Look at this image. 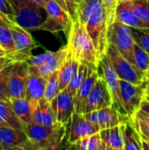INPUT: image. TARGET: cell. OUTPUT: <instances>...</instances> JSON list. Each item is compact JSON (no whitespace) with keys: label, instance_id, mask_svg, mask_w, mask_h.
<instances>
[{"label":"cell","instance_id":"obj_18","mask_svg":"<svg viewBox=\"0 0 149 150\" xmlns=\"http://www.w3.org/2000/svg\"><path fill=\"white\" fill-rule=\"evenodd\" d=\"M47 78V77L45 76L29 74L26 85L25 98L32 105L34 111L39 105L40 101L44 98Z\"/></svg>","mask_w":149,"mask_h":150},{"label":"cell","instance_id":"obj_7","mask_svg":"<svg viewBox=\"0 0 149 150\" xmlns=\"http://www.w3.org/2000/svg\"><path fill=\"white\" fill-rule=\"evenodd\" d=\"M147 83L135 84L120 79V91L124 107L129 119L133 120L134 115L140 110L142 100L146 97Z\"/></svg>","mask_w":149,"mask_h":150},{"label":"cell","instance_id":"obj_35","mask_svg":"<svg viewBox=\"0 0 149 150\" xmlns=\"http://www.w3.org/2000/svg\"><path fill=\"white\" fill-rule=\"evenodd\" d=\"M0 17L9 22L15 21V10L8 0H0Z\"/></svg>","mask_w":149,"mask_h":150},{"label":"cell","instance_id":"obj_51","mask_svg":"<svg viewBox=\"0 0 149 150\" xmlns=\"http://www.w3.org/2000/svg\"><path fill=\"white\" fill-rule=\"evenodd\" d=\"M147 84H148V85H149V80H148V83H147Z\"/></svg>","mask_w":149,"mask_h":150},{"label":"cell","instance_id":"obj_34","mask_svg":"<svg viewBox=\"0 0 149 150\" xmlns=\"http://www.w3.org/2000/svg\"><path fill=\"white\" fill-rule=\"evenodd\" d=\"M129 2L136 15L149 24V0H129Z\"/></svg>","mask_w":149,"mask_h":150},{"label":"cell","instance_id":"obj_24","mask_svg":"<svg viewBox=\"0 0 149 150\" xmlns=\"http://www.w3.org/2000/svg\"><path fill=\"white\" fill-rule=\"evenodd\" d=\"M80 66V62L76 61L69 53H68L67 58L59 69V81L61 91L67 88L68 84L76 74Z\"/></svg>","mask_w":149,"mask_h":150},{"label":"cell","instance_id":"obj_13","mask_svg":"<svg viewBox=\"0 0 149 150\" xmlns=\"http://www.w3.org/2000/svg\"><path fill=\"white\" fill-rule=\"evenodd\" d=\"M51 104L55 112L57 122L62 125H68L76 112L75 97L72 96L66 88L60 91Z\"/></svg>","mask_w":149,"mask_h":150},{"label":"cell","instance_id":"obj_27","mask_svg":"<svg viewBox=\"0 0 149 150\" xmlns=\"http://www.w3.org/2000/svg\"><path fill=\"white\" fill-rule=\"evenodd\" d=\"M0 45L6 52L7 55H11L15 57L16 49L13 43L12 34L9 25V21H6L1 17H0Z\"/></svg>","mask_w":149,"mask_h":150},{"label":"cell","instance_id":"obj_3","mask_svg":"<svg viewBox=\"0 0 149 150\" xmlns=\"http://www.w3.org/2000/svg\"><path fill=\"white\" fill-rule=\"evenodd\" d=\"M67 127L68 125L60 123L51 127L31 123L25 127V132L36 150L60 149H64L61 144L66 136Z\"/></svg>","mask_w":149,"mask_h":150},{"label":"cell","instance_id":"obj_10","mask_svg":"<svg viewBox=\"0 0 149 150\" xmlns=\"http://www.w3.org/2000/svg\"><path fill=\"white\" fill-rule=\"evenodd\" d=\"M44 10L34 2L23 4L15 9V23L22 28L30 31H38L43 21Z\"/></svg>","mask_w":149,"mask_h":150},{"label":"cell","instance_id":"obj_28","mask_svg":"<svg viewBox=\"0 0 149 150\" xmlns=\"http://www.w3.org/2000/svg\"><path fill=\"white\" fill-rule=\"evenodd\" d=\"M102 141L100 132L95 134L84 137L74 143L68 144V149L75 150H101Z\"/></svg>","mask_w":149,"mask_h":150},{"label":"cell","instance_id":"obj_14","mask_svg":"<svg viewBox=\"0 0 149 150\" xmlns=\"http://www.w3.org/2000/svg\"><path fill=\"white\" fill-rule=\"evenodd\" d=\"M83 116L88 120L99 126L101 130L119 126L124 121L123 118L112 105L84 113Z\"/></svg>","mask_w":149,"mask_h":150},{"label":"cell","instance_id":"obj_33","mask_svg":"<svg viewBox=\"0 0 149 150\" xmlns=\"http://www.w3.org/2000/svg\"><path fill=\"white\" fill-rule=\"evenodd\" d=\"M131 30L135 43L149 53V28L131 27Z\"/></svg>","mask_w":149,"mask_h":150},{"label":"cell","instance_id":"obj_45","mask_svg":"<svg viewBox=\"0 0 149 150\" xmlns=\"http://www.w3.org/2000/svg\"><path fill=\"white\" fill-rule=\"evenodd\" d=\"M141 145H142V150H149V142L141 138Z\"/></svg>","mask_w":149,"mask_h":150},{"label":"cell","instance_id":"obj_31","mask_svg":"<svg viewBox=\"0 0 149 150\" xmlns=\"http://www.w3.org/2000/svg\"><path fill=\"white\" fill-rule=\"evenodd\" d=\"M87 73H88V65L80 63V66L76 74L73 76V78L71 79V81L67 86V90L72 96L74 97L76 96L78 89L81 87L83 82L84 81L87 76Z\"/></svg>","mask_w":149,"mask_h":150},{"label":"cell","instance_id":"obj_23","mask_svg":"<svg viewBox=\"0 0 149 150\" xmlns=\"http://www.w3.org/2000/svg\"><path fill=\"white\" fill-rule=\"evenodd\" d=\"M32 123L47 127L54 126L58 123L52 104L44 98L40 101L39 105L33 112Z\"/></svg>","mask_w":149,"mask_h":150},{"label":"cell","instance_id":"obj_15","mask_svg":"<svg viewBox=\"0 0 149 150\" xmlns=\"http://www.w3.org/2000/svg\"><path fill=\"white\" fill-rule=\"evenodd\" d=\"M68 53V50L67 45L61 47L57 51H54L53 55L42 66L38 68L29 66V74L47 77L54 71L60 69V68L61 67V65L63 64L64 61L67 58Z\"/></svg>","mask_w":149,"mask_h":150},{"label":"cell","instance_id":"obj_25","mask_svg":"<svg viewBox=\"0 0 149 150\" xmlns=\"http://www.w3.org/2000/svg\"><path fill=\"white\" fill-rule=\"evenodd\" d=\"M12 109L18 118V120L24 124L25 127L32 123L33 120V112L34 109L30 102L25 98H11V99Z\"/></svg>","mask_w":149,"mask_h":150},{"label":"cell","instance_id":"obj_36","mask_svg":"<svg viewBox=\"0 0 149 150\" xmlns=\"http://www.w3.org/2000/svg\"><path fill=\"white\" fill-rule=\"evenodd\" d=\"M119 0H103V4L106 11L108 27L115 21L116 9Z\"/></svg>","mask_w":149,"mask_h":150},{"label":"cell","instance_id":"obj_6","mask_svg":"<svg viewBox=\"0 0 149 150\" xmlns=\"http://www.w3.org/2000/svg\"><path fill=\"white\" fill-rule=\"evenodd\" d=\"M107 54L109 55L113 68L120 79L135 84H142L148 83L146 77L113 46L109 45Z\"/></svg>","mask_w":149,"mask_h":150},{"label":"cell","instance_id":"obj_11","mask_svg":"<svg viewBox=\"0 0 149 150\" xmlns=\"http://www.w3.org/2000/svg\"><path fill=\"white\" fill-rule=\"evenodd\" d=\"M9 25L16 49V59L18 61H27L32 55V50L37 47L35 41L27 30L22 28L15 22H9Z\"/></svg>","mask_w":149,"mask_h":150},{"label":"cell","instance_id":"obj_52","mask_svg":"<svg viewBox=\"0 0 149 150\" xmlns=\"http://www.w3.org/2000/svg\"><path fill=\"white\" fill-rule=\"evenodd\" d=\"M0 150H2V149H1V147H0Z\"/></svg>","mask_w":149,"mask_h":150},{"label":"cell","instance_id":"obj_26","mask_svg":"<svg viewBox=\"0 0 149 150\" xmlns=\"http://www.w3.org/2000/svg\"><path fill=\"white\" fill-rule=\"evenodd\" d=\"M0 127H11L25 130L24 124L16 116L11 102L0 100Z\"/></svg>","mask_w":149,"mask_h":150},{"label":"cell","instance_id":"obj_46","mask_svg":"<svg viewBox=\"0 0 149 150\" xmlns=\"http://www.w3.org/2000/svg\"><path fill=\"white\" fill-rule=\"evenodd\" d=\"M35 4H37L38 5H40V6H41L43 9H44V7H45V5H46V3L48 1V0H32Z\"/></svg>","mask_w":149,"mask_h":150},{"label":"cell","instance_id":"obj_8","mask_svg":"<svg viewBox=\"0 0 149 150\" xmlns=\"http://www.w3.org/2000/svg\"><path fill=\"white\" fill-rule=\"evenodd\" d=\"M111 105H112V98L110 90L105 78L99 75L92 91L82 105L80 113L84 114Z\"/></svg>","mask_w":149,"mask_h":150},{"label":"cell","instance_id":"obj_1","mask_svg":"<svg viewBox=\"0 0 149 150\" xmlns=\"http://www.w3.org/2000/svg\"><path fill=\"white\" fill-rule=\"evenodd\" d=\"M77 16L97 49L99 60L107 54L108 23L103 0H77Z\"/></svg>","mask_w":149,"mask_h":150},{"label":"cell","instance_id":"obj_43","mask_svg":"<svg viewBox=\"0 0 149 150\" xmlns=\"http://www.w3.org/2000/svg\"><path fill=\"white\" fill-rule=\"evenodd\" d=\"M137 129L140 132V134H141V138L149 142V131H147L145 129H141V128H137Z\"/></svg>","mask_w":149,"mask_h":150},{"label":"cell","instance_id":"obj_20","mask_svg":"<svg viewBox=\"0 0 149 150\" xmlns=\"http://www.w3.org/2000/svg\"><path fill=\"white\" fill-rule=\"evenodd\" d=\"M44 10L47 13V17L52 18L63 27L64 33L68 37L72 25V18L69 13L54 0H48L46 3Z\"/></svg>","mask_w":149,"mask_h":150},{"label":"cell","instance_id":"obj_42","mask_svg":"<svg viewBox=\"0 0 149 150\" xmlns=\"http://www.w3.org/2000/svg\"><path fill=\"white\" fill-rule=\"evenodd\" d=\"M141 110H142L143 112H147L149 114V100L147 99L146 98L142 100L141 105Z\"/></svg>","mask_w":149,"mask_h":150},{"label":"cell","instance_id":"obj_39","mask_svg":"<svg viewBox=\"0 0 149 150\" xmlns=\"http://www.w3.org/2000/svg\"><path fill=\"white\" fill-rule=\"evenodd\" d=\"M15 62H17V59L14 56H11V55L0 56V71L3 70L7 66H9L10 64L14 63Z\"/></svg>","mask_w":149,"mask_h":150},{"label":"cell","instance_id":"obj_2","mask_svg":"<svg viewBox=\"0 0 149 150\" xmlns=\"http://www.w3.org/2000/svg\"><path fill=\"white\" fill-rule=\"evenodd\" d=\"M68 53L80 63L98 64L99 58L94 43L78 16L72 19V25L68 35Z\"/></svg>","mask_w":149,"mask_h":150},{"label":"cell","instance_id":"obj_12","mask_svg":"<svg viewBox=\"0 0 149 150\" xmlns=\"http://www.w3.org/2000/svg\"><path fill=\"white\" fill-rule=\"evenodd\" d=\"M69 127V134L68 135V144L76 142L84 137L99 133L101 128L97 124L88 120L83 114L74 112Z\"/></svg>","mask_w":149,"mask_h":150},{"label":"cell","instance_id":"obj_30","mask_svg":"<svg viewBox=\"0 0 149 150\" xmlns=\"http://www.w3.org/2000/svg\"><path fill=\"white\" fill-rule=\"evenodd\" d=\"M61 89H60V81H59V70H56L51 75H49L47 78L44 98L48 102L52 103V101L57 97Z\"/></svg>","mask_w":149,"mask_h":150},{"label":"cell","instance_id":"obj_17","mask_svg":"<svg viewBox=\"0 0 149 150\" xmlns=\"http://www.w3.org/2000/svg\"><path fill=\"white\" fill-rule=\"evenodd\" d=\"M115 20L119 21L130 27L149 28V24L139 18L133 10L129 0H119L116 9Z\"/></svg>","mask_w":149,"mask_h":150},{"label":"cell","instance_id":"obj_32","mask_svg":"<svg viewBox=\"0 0 149 150\" xmlns=\"http://www.w3.org/2000/svg\"><path fill=\"white\" fill-rule=\"evenodd\" d=\"M12 64H10L3 70L0 71V100L11 102V98L8 90V80L9 76L12 69Z\"/></svg>","mask_w":149,"mask_h":150},{"label":"cell","instance_id":"obj_44","mask_svg":"<svg viewBox=\"0 0 149 150\" xmlns=\"http://www.w3.org/2000/svg\"><path fill=\"white\" fill-rule=\"evenodd\" d=\"M56 3H58L65 11H67L68 12V4H67V1L66 0H54Z\"/></svg>","mask_w":149,"mask_h":150},{"label":"cell","instance_id":"obj_47","mask_svg":"<svg viewBox=\"0 0 149 150\" xmlns=\"http://www.w3.org/2000/svg\"><path fill=\"white\" fill-rule=\"evenodd\" d=\"M4 55H7L6 52L4 50V48L2 47V46L0 45V56H4Z\"/></svg>","mask_w":149,"mask_h":150},{"label":"cell","instance_id":"obj_21","mask_svg":"<svg viewBox=\"0 0 149 150\" xmlns=\"http://www.w3.org/2000/svg\"><path fill=\"white\" fill-rule=\"evenodd\" d=\"M120 129L125 144V150H142L141 136L133 120L120 123Z\"/></svg>","mask_w":149,"mask_h":150},{"label":"cell","instance_id":"obj_40","mask_svg":"<svg viewBox=\"0 0 149 150\" xmlns=\"http://www.w3.org/2000/svg\"><path fill=\"white\" fill-rule=\"evenodd\" d=\"M68 7V13L71 16V18L74 19L77 17V0H66Z\"/></svg>","mask_w":149,"mask_h":150},{"label":"cell","instance_id":"obj_19","mask_svg":"<svg viewBox=\"0 0 149 150\" xmlns=\"http://www.w3.org/2000/svg\"><path fill=\"white\" fill-rule=\"evenodd\" d=\"M28 140L25 130L11 127H0V147L2 150L14 149Z\"/></svg>","mask_w":149,"mask_h":150},{"label":"cell","instance_id":"obj_41","mask_svg":"<svg viewBox=\"0 0 149 150\" xmlns=\"http://www.w3.org/2000/svg\"><path fill=\"white\" fill-rule=\"evenodd\" d=\"M11 4L12 5V7L14 8V10L23 4H29V3H32L33 1L32 0H8Z\"/></svg>","mask_w":149,"mask_h":150},{"label":"cell","instance_id":"obj_5","mask_svg":"<svg viewBox=\"0 0 149 150\" xmlns=\"http://www.w3.org/2000/svg\"><path fill=\"white\" fill-rule=\"evenodd\" d=\"M109 45L113 46L128 62L133 65V48L135 41L133 37L131 27L115 20L107 31Z\"/></svg>","mask_w":149,"mask_h":150},{"label":"cell","instance_id":"obj_38","mask_svg":"<svg viewBox=\"0 0 149 150\" xmlns=\"http://www.w3.org/2000/svg\"><path fill=\"white\" fill-rule=\"evenodd\" d=\"M133 121L137 127V128L145 129L149 131V114L143 112L142 110L137 111V112L134 115Z\"/></svg>","mask_w":149,"mask_h":150},{"label":"cell","instance_id":"obj_50","mask_svg":"<svg viewBox=\"0 0 149 150\" xmlns=\"http://www.w3.org/2000/svg\"><path fill=\"white\" fill-rule=\"evenodd\" d=\"M145 98H147V99H148V100H149V98H148V97H147V96H146V97H145Z\"/></svg>","mask_w":149,"mask_h":150},{"label":"cell","instance_id":"obj_37","mask_svg":"<svg viewBox=\"0 0 149 150\" xmlns=\"http://www.w3.org/2000/svg\"><path fill=\"white\" fill-rule=\"evenodd\" d=\"M54 52L53 51H47L41 54H39V55H32L29 57V59L26 61L27 63L29 64V66H32V67H40L42 66L43 64H45V62L53 55Z\"/></svg>","mask_w":149,"mask_h":150},{"label":"cell","instance_id":"obj_16","mask_svg":"<svg viewBox=\"0 0 149 150\" xmlns=\"http://www.w3.org/2000/svg\"><path fill=\"white\" fill-rule=\"evenodd\" d=\"M99 77L98 72V64H90L88 65V73L87 76L83 82L81 87L78 89L76 96H75V107L76 112L80 113V110L84 100L87 98L90 91H92L94 85L96 84L97 79Z\"/></svg>","mask_w":149,"mask_h":150},{"label":"cell","instance_id":"obj_49","mask_svg":"<svg viewBox=\"0 0 149 150\" xmlns=\"http://www.w3.org/2000/svg\"><path fill=\"white\" fill-rule=\"evenodd\" d=\"M146 78H147V81L149 80V66H148V72H147V75H146Z\"/></svg>","mask_w":149,"mask_h":150},{"label":"cell","instance_id":"obj_29","mask_svg":"<svg viewBox=\"0 0 149 150\" xmlns=\"http://www.w3.org/2000/svg\"><path fill=\"white\" fill-rule=\"evenodd\" d=\"M133 66L146 77L149 66V53L135 43L133 48ZM147 79V78H146Z\"/></svg>","mask_w":149,"mask_h":150},{"label":"cell","instance_id":"obj_9","mask_svg":"<svg viewBox=\"0 0 149 150\" xmlns=\"http://www.w3.org/2000/svg\"><path fill=\"white\" fill-rule=\"evenodd\" d=\"M29 77V64L26 61H17L13 63L8 80V90L11 98H25L26 85Z\"/></svg>","mask_w":149,"mask_h":150},{"label":"cell","instance_id":"obj_22","mask_svg":"<svg viewBox=\"0 0 149 150\" xmlns=\"http://www.w3.org/2000/svg\"><path fill=\"white\" fill-rule=\"evenodd\" d=\"M119 125L100 130L102 141L101 150H125L124 140Z\"/></svg>","mask_w":149,"mask_h":150},{"label":"cell","instance_id":"obj_48","mask_svg":"<svg viewBox=\"0 0 149 150\" xmlns=\"http://www.w3.org/2000/svg\"><path fill=\"white\" fill-rule=\"evenodd\" d=\"M146 96L149 98V85H148V84L146 86Z\"/></svg>","mask_w":149,"mask_h":150},{"label":"cell","instance_id":"obj_4","mask_svg":"<svg viewBox=\"0 0 149 150\" xmlns=\"http://www.w3.org/2000/svg\"><path fill=\"white\" fill-rule=\"evenodd\" d=\"M98 68L101 69L100 76H102L110 90L112 98V106L117 110L119 115L123 118L124 121L129 120L127 112L124 107L121 91H120V78L118 76L116 70L113 68V65L111 62L109 55L106 54L99 60ZM99 72V71H98ZM131 120V119H130Z\"/></svg>","mask_w":149,"mask_h":150}]
</instances>
